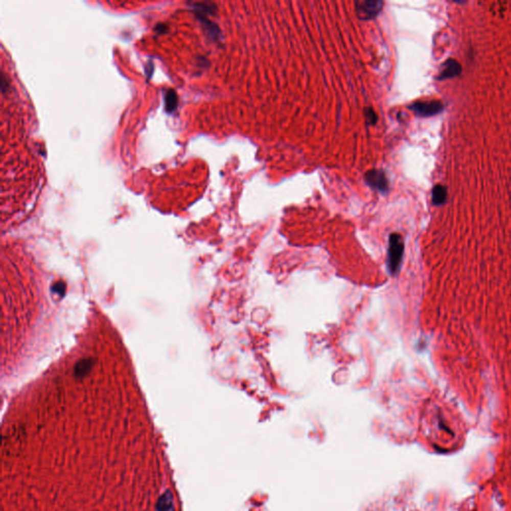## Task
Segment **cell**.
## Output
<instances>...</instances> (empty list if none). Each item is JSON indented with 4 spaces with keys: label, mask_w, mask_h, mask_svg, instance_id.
<instances>
[{
    "label": "cell",
    "mask_w": 511,
    "mask_h": 511,
    "mask_svg": "<svg viewBox=\"0 0 511 511\" xmlns=\"http://www.w3.org/2000/svg\"><path fill=\"white\" fill-rule=\"evenodd\" d=\"M405 244L402 236L398 233L389 236L388 252H387V269L390 274L394 275L399 272L404 256Z\"/></svg>",
    "instance_id": "6da1fadb"
},
{
    "label": "cell",
    "mask_w": 511,
    "mask_h": 511,
    "mask_svg": "<svg viewBox=\"0 0 511 511\" xmlns=\"http://www.w3.org/2000/svg\"><path fill=\"white\" fill-rule=\"evenodd\" d=\"M357 16L364 21L375 19L383 10V2L380 0H360L355 3Z\"/></svg>",
    "instance_id": "7a4b0ae2"
},
{
    "label": "cell",
    "mask_w": 511,
    "mask_h": 511,
    "mask_svg": "<svg viewBox=\"0 0 511 511\" xmlns=\"http://www.w3.org/2000/svg\"><path fill=\"white\" fill-rule=\"evenodd\" d=\"M365 183L373 189L381 193H385L388 190V180L383 170L373 169L367 171L364 174Z\"/></svg>",
    "instance_id": "3957f363"
},
{
    "label": "cell",
    "mask_w": 511,
    "mask_h": 511,
    "mask_svg": "<svg viewBox=\"0 0 511 511\" xmlns=\"http://www.w3.org/2000/svg\"><path fill=\"white\" fill-rule=\"evenodd\" d=\"M443 104L439 101H425L415 102L409 106V109L417 116L428 117L439 113L443 110Z\"/></svg>",
    "instance_id": "277c9868"
},
{
    "label": "cell",
    "mask_w": 511,
    "mask_h": 511,
    "mask_svg": "<svg viewBox=\"0 0 511 511\" xmlns=\"http://www.w3.org/2000/svg\"><path fill=\"white\" fill-rule=\"evenodd\" d=\"M460 72H461V65L453 59H449L444 64V67L439 75V79L452 78L458 75Z\"/></svg>",
    "instance_id": "5b68a950"
},
{
    "label": "cell",
    "mask_w": 511,
    "mask_h": 511,
    "mask_svg": "<svg viewBox=\"0 0 511 511\" xmlns=\"http://www.w3.org/2000/svg\"><path fill=\"white\" fill-rule=\"evenodd\" d=\"M447 188L443 185H436L432 190V203L436 206L443 205L447 201Z\"/></svg>",
    "instance_id": "8992f818"
},
{
    "label": "cell",
    "mask_w": 511,
    "mask_h": 511,
    "mask_svg": "<svg viewBox=\"0 0 511 511\" xmlns=\"http://www.w3.org/2000/svg\"><path fill=\"white\" fill-rule=\"evenodd\" d=\"M177 103H178V98H177V94L174 90L172 89H169L167 92H166V95H165V105H166V110L169 112V113H172L176 108H177Z\"/></svg>",
    "instance_id": "52a82bcc"
},
{
    "label": "cell",
    "mask_w": 511,
    "mask_h": 511,
    "mask_svg": "<svg viewBox=\"0 0 511 511\" xmlns=\"http://www.w3.org/2000/svg\"><path fill=\"white\" fill-rule=\"evenodd\" d=\"M363 114H364V119L365 123L368 126H374L378 123V114L371 107H366L363 109Z\"/></svg>",
    "instance_id": "ba28073f"
}]
</instances>
